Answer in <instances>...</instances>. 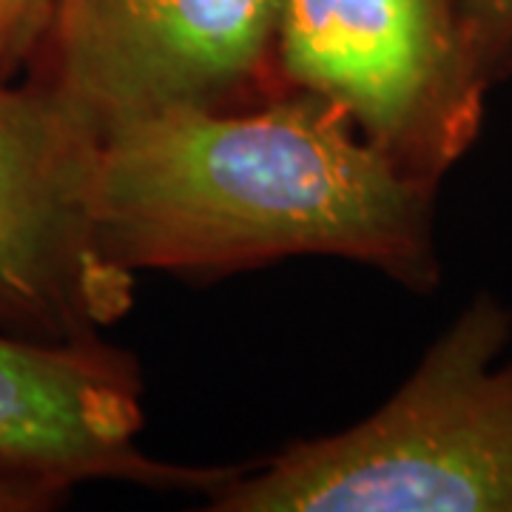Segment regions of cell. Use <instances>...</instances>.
<instances>
[{
    "mask_svg": "<svg viewBox=\"0 0 512 512\" xmlns=\"http://www.w3.org/2000/svg\"><path fill=\"white\" fill-rule=\"evenodd\" d=\"M436 191L407 177L342 106L282 89L251 106H180L97 140L94 237L128 274L228 276L342 256L413 293L441 282Z\"/></svg>",
    "mask_w": 512,
    "mask_h": 512,
    "instance_id": "obj_1",
    "label": "cell"
},
{
    "mask_svg": "<svg viewBox=\"0 0 512 512\" xmlns=\"http://www.w3.org/2000/svg\"><path fill=\"white\" fill-rule=\"evenodd\" d=\"M510 339V308L478 293L376 413L237 467L208 510L512 512Z\"/></svg>",
    "mask_w": 512,
    "mask_h": 512,
    "instance_id": "obj_2",
    "label": "cell"
},
{
    "mask_svg": "<svg viewBox=\"0 0 512 512\" xmlns=\"http://www.w3.org/2000/svg\"><path fill=\"white\" fill-rule=\"evenodd\" d=\"M143 379L134 356L100 339L40 342L0 330V461L72 490L126 481L211 493L237 467L146 456Z\"/></svg>",
    "mask_w": 512,
    "mask_h": 512,
    "instance_id": "obj_6",
    "label": "cell"
},
{
    "mask_svg": "<svg viewBox=\"0 0 512 512\" xmlns=\"http://www.w3.org/2000/svg\"><path fill=\"white\" fill-rule=\"evenodd\" d=\"M69 487L0 461V512H46L69 498Z\"/></svg>",
    "mask_w": 512,
    "mask_h": 512,
    "instance_id": "obj_9",
    "label": "cell"
},
{
    "mask_svg": "<svg viewBox=\"0 0 512 512\" xmlns=\"http://www.w3.org/2000/svg\"><path fill=\"white\" fill-rule=\"evenodd\" d=\"M279 0H55L26 83L94 140L180 106L239 109L282 92Z\"/></svg>",
    "mask_w": 512,
    "mask_h": 512,
    "instance_id": "obj_4",
    "label": "cell"
},
{
    "mask_svg": "<svg viewBox=\"0 0 512 512\" xmlns=\"http://www.w3.org/2000/svg\"><path fill=\"white\" fill-rule=\"evenodd\" d=\"M55 0H0V80H23L40 52Z\"/></svg>",
    "mask_w": 512,
    "mask_h": 512,
    "instance_id": "obj_8",
    "label": "cell"
},
{
    "mask_svg": "<svg viewBox=\"0 0 512 512\" xmlns=\"http://www.w3.org/2000/svg\"><path fill=\"white\" fill-rule=\"evenodd\" d=\"M279 89L325 97L407 177L439 188L476 146L487 83L458 0H279Z\"/></svg>",
    "mask_w": 512,
    "mask_h": 512,
    "instance_id": "obj_3",
    "label": "cell"
},
{
    "mask_svg": "<svg viewBox=\"0 0 512 512\" xmlns=\"http://www.w3.org/2000/svg\"><path fill=\"white\" fill-rule=\"evenodd\" d=\"M97 140L49 94L0 80V330L100 339L134 305V274L103 256L92 222Z\"/></svg>",
    "mask_w": 512,
    "mask_h": 512,
    "instance_id": "obj_5",
    "label": "cell"
},
{
    "mask_svg": "<svg viewBox=\"0 0 512 512\" xmlns=\"http://www.w3.org/2000/svg\"><path fill=\"white\" fill-rule=\"evenodd\" d=\"M464 40L481 80L493 92L512 80V0H458Z\"/></svg>",
    "mask_w": 512,
    "mask_h": 512,
    "instance_id": "obj_7",
    "label": "cell"
}]
</instances>
